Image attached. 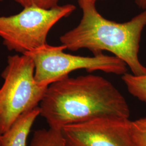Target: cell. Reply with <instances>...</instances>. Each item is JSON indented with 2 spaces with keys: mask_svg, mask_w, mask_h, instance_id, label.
I'll return each mask as SVG.
<instances>
[{
  "mask_svg": "<svg viewBox=\"0 0 146 146\" xmlns=\"http://www.w3.org/2000/svg\"><path fill=\"white\" fill-rule=\"evenodd\" d=\"M39 107L49 128L61 130L64 125L100 117L130 116L119 90L107 79L94 75L68 76L50 84Z\"/></svg>",
  "mask_w": 146,
  "mask_h": 146,
  "instance_id": "obj_1",
  "label": "cell"
},
{
  "mask_svg": "<svg viewBox=\"0 0 146 146\" xmlns=\"http://www.w3.org/2000/svg\"><path fill=\"white\" fill-rule=\"evenodd\" d=\"M78 1L82 17L78 26L60 36L62 44L72 51L88 49L94 55L110 52L123 61L133 75H146V67L138 57L141 33L146 26V9L130 21L117 23L100 14L96 1Z\"/></svg>",
  "mask_w": 146,
  "mask_h": 146,
  "instance_id": "obj_2",
  "label": "cell"
},
{
  "mask_svg": "<svg viewBox=\"0 0 146 146\" xmlns=\"http://www.w3.org/2000/svg\"><path fill=\"white\" fill-rule=\"evenodd\" d=\"M31 58L27 54L11 55L2 73L0 88V134L8 131L22 114L38 107L48 86L37 84Z\"/></svg>",
  "mask_w": 146,
  "mask_h": 146,
  "instance_id": "obj_3",
  "label": "cell"
},
{
  "mask_svg": "<svg viewBox=\"0 0 146 146\" xmlns=\"http://www.w3.org/2000/svg\"><path fill=\"white\" fill-rule=\"evenodd\" d=\"M75 9L72 4L50 9L25 7L18 14L0 16V37L9 50L25 54L47 44L52 27Z\"/></svg>",
  "mask_w": 146,
  "mask_h": 146,
  "instance_id": "obj_4",
  "label": "cell"
},
{
  "mask_svg": "<svg viewBox=\"0 0 146 146\" xmlns=\"http://www.w3.org/2000/svg\"><path fill=\"white\" fill-rule=\"evenodd\" d=\"M66 49L63 44L54 46L47 43L25 54L33 61L34 76L37 84L48 86L80 69L88 72L100 70L122 75L127 73L126 63L115 56L103 54L93 57L76 56L63 52Z\"/></svg>",
  "mask_w": 146,
  "mask_h": 146,
  "instance_id": "obj_5",
  "label": "cell"
},
{
  "mask_svg": "<svg viewBox=\"0 0 146 146\" xmlns=\"http://www.w3.org/2000/svg\"><path fill=\"white\" fill-rule=\"evenodd\" d=\"M129 119L106 116L64 125L67 146H134Z\"/></svg>",
  "mask_w": 146,
  "mask_h": 146,
  "instance_id": "obj_6",
  "label": "cell"
},
{
  "mask_svg": "<svg viewBox=\"0 0 146 146\" xmlns=\"http://www.w3.org/2000/svg\"><path fill=\"white\" fill-rule=\"evenodd\" d=\"M40 115L38 106L20 115L8 131L1 134V146H27V140L31 127Z\"/></svg>",
  "mask_w": 146,
  "mask_h": 146,
  "instance_id": "obj_7",
  "label": "cell"
},
{
  "mask_svg": "<svg viewBox=\"0 0 146 146\" xmlns=\"http://www.w3.org/2000/svg\"><path fill=\"white\" fill-rule=\"evenodd\" d=\"M31 146H67L62 130L49 128L35 131Z\"/></svg>",
  "mask_w": 146,
  "mask_h": 146,
  "instance_id": "obj_8",
  "label": "cell"
},
{
  "mask_svg": "<svg viewBox=\"0 0 146 146\" xmlns=\"http://www.w3.org/2000/svg\"><path fill=\"white\" fill-rule=\"evenodd\" d=\"M122 80L130 94L146 104V75L136 76L126 73Z\"/></svg>",
  "mask_w": 146,
  "mask_h": 146,
  "instance_id": "obj_9",
  "label": "cell"
},
{
  "mask_svg": "<svg viewBox=\"0 0 146 146\" xmlns=\"http://www.w3.org/2000/svg\"><path fill=\"white\" fill-rule=\"evenodd\" d=\"M129 128L134 146H146V116L131 121Z\"/></svg>",
  "mask_w": 146,
  "mask_h": 146,
  "instance_id": "obj_10",
  "label": "cell"
},
{
  "mask_svg": "<svg viewBox=\"0 0 146 146\" xmlns=\"http://www.w3.org/2000/svg\"><path fill=\"white\" fill-rule=\"evenodd\" d=\"M23 8L35 6L44 9H50L58 5L60 0H14Z\"/></svg>",
  "mask_w": 146,
  "mask_h": 146,
  "instance_id": "obj_11",
  "label": "cell"
},
{
  "mask_svg": "<svg viewBox=\"0 0 146 146\" xmlns=\"http://www.w3.org/2000/svg\"><path fill=\"white\" fill-rule=\"evenodd\" d=\"M136 4L141 9H146V0H135Z\"/></svg>",
  "mask_w": 146,
  "mask_h": 146,
  "instance_id": "obj_12",
  "label": "cell"
},
{
  "mask_svg": "<svg viewBox=\"0 0 146 146\" xmlns=\"http://www.w3.org/2000/svg\"><path fill=\"white\" fill-rule=\"evenodd\" d=\"M3 0H0V2H2Z\"/></svg>",
  "mask_w": 146,
  "mask_h": 146,
  "instance_id": "obj_13",
  "label": "cell"
},
{
  "mask_svg": "<svg viewBox=\"0 0 146 146\" xmlns=\"http://www.w3.org/2000/svg\"><path fill=\"white\" fill-rule=\"evenodd\" d=\"M0 136H1V134H0ZM0 146H1V145H0Z\"/></svg>",
  "mask_w": 146,
  "mask_h": 146,
  "instance_id": "obj_14",
  "label": "cell"
},
{
  "mask_svg": "<svg viewBox=\"0 0 146 146\" xmlns=\"http://www.w3.org/2000/svg\"><path fill=\"white\" fill-rule=\"evenodd\" d=\"M95 1H98V0H95Z\"/></svg>",
  "mask_w": 146,
  "mask_h": 146,
  "instance_id": "obj_15",
  "label": "cell"
}]
</instances>
